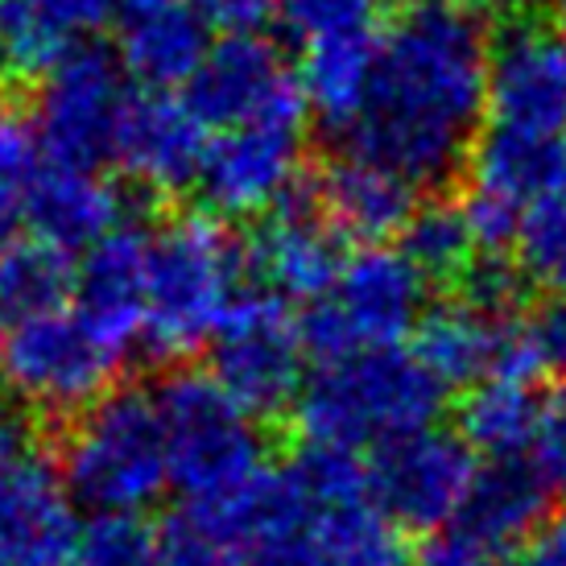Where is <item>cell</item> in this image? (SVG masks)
Here are the masks:
<instances>
[{"mask_svg": "<svg viewBox=\"0 0 566 566\" xmlns=\"http://www.w3.org/2000/svg\"><path fill=\"white\" fill-rule=\"evenodd\" d=\"M492 46V17L475 0H406L380 30L377 80L347 154L409 187L451 182L484 133Z\"/></svg>", "mask_w": 566, "mask_h": 566, "instance_id": "obj_1", "label": "cell"}, {"mask_svg": "<svg viewBox=\"0 0 566 566\" xmlns=\"http://www.w3.org/2000/svg\"><path fill=\"white\" fill-rule=\"evenodd\" d=\"M442 401L447 389L413 352L385 347L327 360L311 373L290 418L306 447L356 455L360 447L380 451L385 442L434 426Z\"/></svg>", "mask_w": 566, "mask_h": 566, "instance_id": "obj_2", "label": "cell"}, {"mask_svg": "<svg viewBox=\"0 0 566 566\" xmlns=\"http://www.w3.org/2000/svg\"><path fill=\"white\" fill-rule=\"evenodd\" d=\"M249 244L216 216L182 211L149 237L145 347L158 360H187L211 347L223 318L244 298Z\"/></svg>", "mask_w": 566, "mask_h": 566, "instance_id": "obj_3", "label": "cell"}, {"mask_svg": "<svg viewBox=\"0 0 566 566\" xmlns=\"http://www.w3.org/2000/svg\"><path fill=\"white\" fill-rule=\"evenodd\" d=\"M59 472L95 517H142L170 488L158 394L128 385L80 413L63 439Z\"/></svg>", "mask_w": 566, "mask_h": 566, "instance_id": "obj_4", "label": "cell"}, {"mask_svg": "<svg viewBox=\"0 0 566 566\" xmlns=\"http://www.w3.org/2000/svg\"><path fill=\"white\" fill-rule=\"evenodd\" d=\"M170 484L187 504H216L269 472L265 434L207 373H170L158 385Z\"/></svg>", "mask_w": 566, "mask_h": 566, "instance_id": "obj_5", "label": "cell"}, {"mask_svg": "<svg viewBox=\"0 0 566 566\" xmlns=\"http://www.w3.org/2000/svg\"><path fill=\"white\" fill-rule=\"evenodd\" d=\"M426 277L401 249H360L347 256L327 298L302 311V344L318 360H344L356 352H385L409 339L426 318Z\"/></svg>", "mask_w": 566, "mask_h": 566, "instance_id": "obj_6", "label": "cell"}, {"mask_svg": "<svg viewBox=\"0 0 566 566\" xmlns=\"http://www.w3.org/2000/svg\"><path fill=\"white\" fill-rule=\"evenodd\" d=\"M120 352H112L75 311L13 323L0 339V380L21 409L80 418L112 394Z\"/></svg>", "mask_w": 566, "mask_h": 566, "instance_id": "obj_7", "label": "cell"}, {"mask_svg": "<svg viewBox=\"0 0 566 566\" xmlns=\"http://www.w3.org/2000/svg\"><path fill=\"white\" fill-rule=\"evenodd\" d=\"M133 95L128 71L112 50L95 42L66 50L42 75L30 112L46 161L75 170H104V161H116Z\"/></svg>", "mask_w": 566, "mask_h": 566, "instance_id": "obj_8", "label": "cell"}, {"mask_svg": "<svg viewBox=\"0 0 566 566\" xmlns=\"http://www.w3.org/2000/svg\"><path fill=\"white\" fill-rule=\"evenodd\" d=\"M468 170L472 187L463 203L480 249L501 256L509 244H517L521 223L534 211L566 199V133L488 120Z\"/></svg>", "mask_w": 566, "mask_h": 566, "instance_id": "obj_9", "label": "cell"}, {"mask_svg": "<svg viewBox=\"0 0 566 566\" xmlns=\"http://www.w3.org/2000/svg\"><path fill=\"white\" fill-rule=\"evenodd\" d=\"M290 472L306 496V546L318 566H406V530L380 509L352 451L302 447Z\"/></svg>", "mask_w": 566, "mask_h": 566, "instance_id": "obj_10", "label": "cell"}, {"mask_svg": "<svg viewBox=\"0 0 566 566\" xmlns=\"http://www.w3.org/2000/svg\"><path fill=\"white\" fill-rule=\"evenodd\" d=\"M302 356V327L285 302L277 294H244L207 347V377L256 422H265L298 406L306 389Z\"/></svg>", "mask_w": 566, "mask_h": 566, "instance_id": "obj_11", "label": "cell"}, {"mask_svg": "<svg viewBox=\"0 0 566 566\" xmlns=\"http://www.w3.org/2000/svg\"><path fill=\"white\" fill-rule=\"evenodd\" d=\"M182 99L216 133L261 120L306 125L311 116L298 71H290L282 46L265 33H223Z\"/></svg>", "mask_w": 566, "mask_h": 566, "instance_id": "obj_12", "label": "cell"}, {"mask_svg": "<svg viewBox=\"0 0 566 566\" xmlns=\"http://www.w3.org/2000/svg\"><path fill=\"white\" fill-rule=\"evenodd\" d=\"M475 472H480L475 451L459 430L442 426H426L418 434L385 442L368 463V480L380 509L401 530H418L430 537L459 517Z\"/></svg>", "mask_w": 566, "mask_h": 566, "instance_id": "obj_13", "label": "cell"}, {"mask_svg": "<svg viewBox=\"0 0 566 566\" xmlns=\"http://www.w3.org/2000/svg\"><path fill=\"white\" fill-rule=\"evenodd\" d=\"M551 501V484L537 463L496 459L475 472L459 517L426 542L422 566H492L504 551H521Z\"/></svg>", "mask_w": 566, "mask_h": 566, "instance_id": "obj_14", "label": "cell"}, {"mask_svg": "<svg viewBox=\"0 0 566 566\" xmlns=\"http://www.w3.org/2000/svg\"><path fill=\"white\" fill-rule=\"evenodd\" d=\"M302 133L282 120L216 133L195 190L223 220H269L302 187Z\"/></svg>", "mask_w": 566, "mask_h": 566, "instance_id": "obj_15", "label": "cell"}, {"mask_svg": "<svg viewBox=\"0 0 566 566\" xmlns=\"http://www.w3.org/2000/svg\"><path fill=\"white\" fill-rule=\"evenodd\" d=\"M244 244H249V273L265 282V294L302 306L327 298V290L339 282L347 265L344 237L323 216L311 182H302L269 220H261L256 237Z\"/></svg>", "mask_w": 566, "mask_h": 566, "instance_id": "obj_16", "label": "cell"}, {"mask_svg": "<svg viewBox=\"0 0 566 566\" xmlns=\"http://www.w3.org/2000/svg\"><path fill=\"white\" fill-rule=\"evenodd\" d=\"M488 120L566 133V42L537 21H509L492 46Z\"/></svg>", "mask_w": 566, "mask_h": 566, "instance_id": "obj_17", "label": "cell"}, {"mask_svg": "<svg viewBox=\"0 0 566 566\" xmlns=\"http://www.w3.org/2000/svg\"><path fill=\"white\" fill-rule=\"evenodd\" d=\"M63 472L25 455L0 475V554L17 566H71L80 551V513Z\"/></svg>", "mask_w": 566, "mask_h": 566, "instance_id": "obj_18", "label": "cell"}, {"mask_svg": "<svg viewBox=\"0 0 566 566\" xmlns=\"http://www.w3.org/2000/svg\"><path fill=\"white\" fill-rule=\"evenodd\" d=\"M149 237L154 232L137 223H120L116 232L83 252L75 269V315L120 356L133 344H145Z\"/></svg>", "mask_w": 566, "mask_h": 566, "instance_id": "obj_19", "label": "cell"}, {"mask_svg": "<svg viewBox=\"0 0 566 566\" xmlns=\"http://www.w3.org/2000/svg\"><path fill=\"white\" fill-rule=\"evenodd\" d=\"M207 125L187 99L166 92H137L116 142V166L149 195H178L199 187L207 158Z\"/></svg>", "mask_w": 566, "mask_h": 566, "instance_id": "obj_20", "label": "cell"}, {"mask_svg": "<svg viewBox=\"0 0 566 566\" xmlns=\"http://www.w3.org/2000/svg\"><path fill=\"white\" fill-rule=\"evenodd\" d=\"M311 187L335 232L344 240H360L364 249L401 237L409 216L418 211V187L360 154H339L327 161Z\"/></svg>", "mask_w": 566, "mask_h": 566, "instance_id": "obj_21", "label": "cell"}, {"mask_svg": "<svg viewBox=\"0 0 566 566\" xmlns=\"http://www.w3.org/2000/svg\"><path fill=\"white\" fill-rule=\"evenodd\" d=\"M207 30L211 25L190 0H161L154 9L120 21L116 59L128 71V80H137L145 92L187 87L216 46Z\"/></svg>", "mask_w": 566, "mask_h": 566, "instance_id": "obj_22", "label": "cell"}, {"mask_svg": "<svg viewBox=\"0 0 566 566\" xmlns=\"http://www.w3.org/2000/svg\"><path fill=\"white\" fill-rule=\"evenodd\" d=\"M377 59H380V33L373 30H352V33H331L318 42L302 46L298 83L306 95V108L318 125L335 133V137H352V128L364 120L373 80H377Z\"/></svg>", "mask_w": 566, "mask_h": 566, "instance_id": "obj_23", "label": "cell"}, {"mask_svg": "<svg viewBox=\"0 0 566 566\" xmlns=\"http://www.w3.org/2000/svg\"><path fill=\"white\" fill-rule=\"evenodd\" d=\"M125 223V199L99 170H75L46 161L30 199V228L54 249H92Z\"/></svg>", "mask_w": 566, "mask_h": 566, "instance_id": "obj_24", "label": "cell"}, {"mask_svg": "<svg viewBox=\"0 0 566 566\" xmlns=\"http://www.w3.org/2000/svg\"><path fill=\"white\" fill-rule=\"evenodd\" d=\"M513 318H496L472 302H442L430 306L413 331V356L430 368L442 389H475L480 380L496 377L504 356V335Z\"/></svg>", "mask_w": 566, "mask_h": 566, "instance_id": "obj_25", "label": "cell"}, {"mask_svg": "<svg viewBox=\"0 0 566 566\" xmlns=\"http://www.w3.org/2000/svg\"><path fill=\"white\" fill-rule=\"evenodd\" d=\"M546 418V401L537 397L534 380L521 377H488L459 401V434L475 455L496 459H525L530 447H537Z\"/></svg>", "mask_w": 566, "mask_h": 566, "instance_id": "obj_26", "label": "cell"}, {"mask_svg": "<svg viewBox=\"0 0 566 566\" xmlns=\"http://www.w3.org/2000/svg\"><path fill=\"white\" fill-rule=\"evenodd\" d=\"M401 252L406 261L426 277V285H463L468 273L480 265V237L472 228L468 203L451 199V195H434L418 203V211L409 216L406 232H401Z\"/></svg>", "mask_w": 566, "mask_h": 566, "instance_id": "obj_27", "label": "cell"}, {"mask_svg": "<svg viewBox=\"0 0 566 566\" xmlns=\"http://www.w3.org/2000/svg\"><path fill=\"white\" fill-rule=\"evenodd\" d=\"M66 298H75L71 252L38 237H17L0 249V318L9 327L54 315L63 311Z\"/></svg>", "mask_w": 566, "mask_h": 566, "instance_id": "obj_28", "label": "cell"}, {"mask_svg": "<svg viewBox=\"0 0 566 566\" xmlns=\"http://www.w3.org/2000/svg\"><path fill=\"white\" fill-rule=\"evenodd\" d=\"M42 142L25 112L0 99V249L30 223V199L42 174Z\"/></svg>", "mask_w": 566, "mask_h": 566, "instance_id": "obj_29", "label": "cell"}, {"mask_svg": "<svg viewBox=\"0 0 566 566\" xmlns=\"http://www.w3.org/2000/svg\"><path fill=\"white\" fill-rule=\"evenodd\" d=\"M71 46L80 42H66L33 0H0V75L4 80L42 83V75Z\"/></svg>", "mask_w": 566, "mask_h": 566, "instance_id": "obj_30", "label": "cell"}, {"mask_svg": "<svg viewBox=\"0 0 566 566\" xmlns=\"http://www.w3.org/2000/svg\"><path fill=\"white\" fill-rule=\"evenodd\" d=\"M71 566H166V542L142 517H95Z\"/></svg>", "mask_w": 566, "mask_h": 566, "instance_id": "obj_31", "label": "cell"}, {"mask_svg": "<svg viewBox=\"0 0 566 566\" xmlns=\"http://www.w3.org/2000/svg\"><path fill=\"white\" fill-rule=\"evenodd\" d=\"M517 269L525 282L546 290L551 298H566V199L534 211L521 223Z\"/></svg>", "mask_w": 566, "mask_h": 566, "instance_id": "obj_32", "label": "cell"}, {"mask_svg": "<svg viewBox=\"0 0 566 566\" xmlns=\"http://www.w3.org/2000/svg\"><path fill=\"white\" fill-rule=\"evenodd\" d=\"M377 4L380 0H282L277 17L285 30L306 42L331 38V33H352V30H373L377 25Z\"/></svg>", "mask_w": 566, "mask_h": 566, "instance_id": "obj_33", "label": "cell"}, {"mask_svg": "<svg viewBox=\"0 0 566 566\" xmlns=\"http://www.w3.org/2000/svg\"><path fill=\"white\" fill-rule=\"evenodd\" d=\"M517 331L537 377H566V298H546L530 315H517Z\"/></svg>", "mask_w": 566, "mask_h": 566, "instance_id": "obj_34", "label": "cell"}, {"mask_svg": "<svg viewBox=\"0 0 566 566\" xmlns=\"http://www.w3.org/2000/svg\"><path fill=\"white\" fill-rule=\"evenodd\" d=\"M66 42H83L87 33L104 30L108 21H125L128 0H33Z\"/></svg>", "mask_w": 566, "mask_h": 566, "instance_id": "obj_35", "label": "cell"}, {"mask_svg": "<svg viewBox=\"0 0 566 566\" xmlns=\"http://www.w3.org/2000/svg\"><path fill=\"white\" fill-rule=\"evenodd\" d=\"M534 451L546 484L566 496V389L546 401V418H542V434H537Z\"/></svg>", "mask_w": 566, "mask_h": 566, "instance_id": "obj_36", "label": "cell"}, {"mask_svg": "<svg viewBox=\"0 0 566 566\" xmlns=\"http://www.w3.org/2000/svg\"><path fill=\"white\" fill-rule=\"evenodd\" d=\"M207 25L228 33H256L269 17H277L282 0H190Z\"/></svg>", "mask_w": 566, "mask_h": 566, "instance_id": "obj_37", "label": "cell"}, {"mask_svg": "<svg viewBox=\"0 0 566 566\" xmlns=\"http://www.w3.org/2000/svg\"><path fill=\"white\" fill-rule=\"evenodd\" d=\"M513 566H566V509L551 513L534 534L521 542Z\"/></svg>", "mask_w": 566, "mask_h": 566, "instance_id": "obj_38", "label": "cell"}, {"mask_svg": "<svg viewBox=\"0 0 566 566\" xmlns=\"http://www.w3.org/2000/svg\"><path fill=\"white\" fill-rule=\"evenodd\" d=\"M33 422L17 401H0V475L30 455Z\"/></svg>", "mask_w": 566, "mask_h": 566, "instance_id": "obj_39", "label": "cell"}, {"mask_svg": "<svg viewBox=\"0 0 566 566\" xmlns=\"http://www.w3.org/2000/svg\"><path fill=\"white\" fill-rule=\"evenodd\" d=\"M249 566H318L311 546H306V537H294V542H282V546H269L252 558Z\"/></svg>", "mask_w": 566, "mask_h": 566, "instance_id": "obj_40", "label": "cell"}, {"mask_svg": "<svg viewBox=\"0 0 566 566\" xmlns=\"http://www.w3.org/2000/svg\"><path fill=\"white\" fill-rule=\"evenodd\" d=\"M551 30L566 42V0H551Z\"/></svg>", "mask_w": 566, "mask_h": 566, "instance_id": "obj_41", "label": "cell"}, {"mask_svg": "<svg viewBox=\"0 0 566 566\" xmlns=\"http://www.w3.org/2000/svg\"><path fill=\"white\" fill-rule=\"evenodd\" d=\"M0 566H17V563H9V558H4V554H0Z\"/></svg>", "mask_w": 566, "mask_h": 566, "instance_id": "obj_42", "label": "cell"}]
</instances>
